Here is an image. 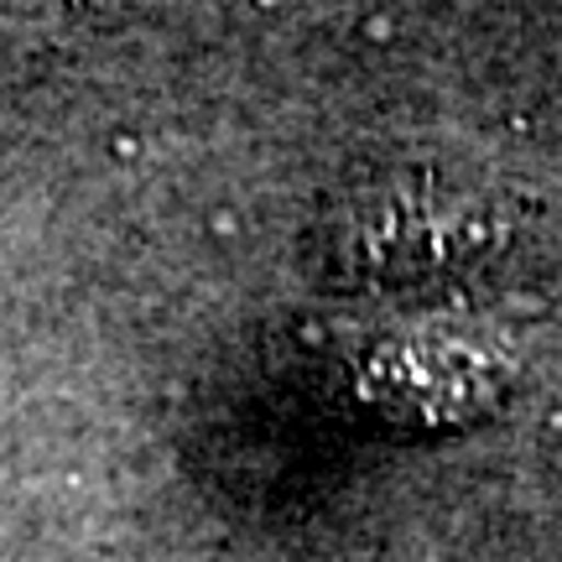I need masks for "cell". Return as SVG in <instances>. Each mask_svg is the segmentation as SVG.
I'll return each instance as SVG.
<instances>
[{
	"label": "cell",
	"mask_w": 562,
	"mask_h": 562,
	"mask_svg": "<svg viewBox=\"0 0 562 562\" xmlns=\"http://www.w3.org/2000/svg\"><path fill=\"white\" fill-rule=\"evenodd\" d=\"M344 256L381 277H442L480 271L490 256H505L510 214L484 199L474 182L438 172L385 178L344 209Z\"/></svg>",
	"instance_id": "6da1fadb"
}]
</instances>
